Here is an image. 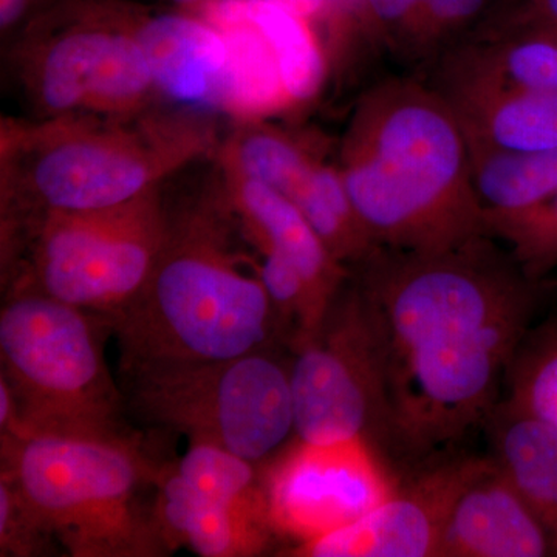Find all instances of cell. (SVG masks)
<instances>
[{"mask_svg":"<svg viewBox=\"0 0 557 557\" xmlns=\"http://www.w3.org/2000/svg\"><path fill=\"white\" fill-rule=\"evenodd\" d=\"M159 171V160L137 139L72 131L40 143L32 161L30 185L44 211H91L149 193Z\"/></svg>","mask_w":557,"mask_h":557,"instance_id":"11","label":"cell"},{"mask_svg":"<svg viewBox=\"0 0 557 557\" xmlns=\"http://www.w3.org/2000/svg\"><path fill=\"white\" fill-rule=\"evenodd\" d=\"M27 7V0H0V24L9 27L14 24Z\"/></svg>","mask_w":557,"mask_h":557,"instance_id":"32","label":"cell"},{"mask_svg":"<svg viewBox=\"0 0 557 557\" xmlns=\"http://www.w3.org/2000/svg\"><path fill=\"white\" fill-rule=\"evenodd\" d=\"M174 2L178 3V5H197V3L203 5L209 0H174ZM263 2L276 3V5L306 16V14L313 13L317 10L319 0H263Z\"/></svg>","mask_w":557,"mask_h":557,"instance_id":"31","label":"cell"},{"mask_svg":"<svg viewBox=\"0 0 557 557\" xmlns=\"http://www.w3.org/2000/svg\"><path fill=\"white\" fill-rule=\"evenodd\" d=\"M161 465L129 435L2 437V478L72 557H157Z\"/></svg>","mask_w":557,"mask_h":557,"instance_id":"3","label":"cell"},{"mask_svg":"<svg viewBox=\"0 0 557 557\" xmlns=\"http://www.w3.org/2000/svg\"><path fill=\"white\" fill-rule=\"evenodd\" d=\"M126 403L150 423L265 463L295 432L289 366L267 350L220 361L121 369Z\"/></svg>","mask_w":557,"mask_h":557,"instance_id":"6","label":"cell"},{"mask_svg":"<svg viewBox=\"0 0 557 557\" xmlns=\"http://www.w3.org/2000/svg\"><path fill=\"white\" fill-rule=\"evenodd\" d=\"M508 401L557 429V317L533 325L507 373Z\"/></svg>","mask_w":557,"mask_h":557,"instance_id":"24","label":"cell"},{"mask_svg":"<svg viewBox=\"0 0 557 557\" xmlns=\"http://www.w3.org/2000/svg\"><path fill=\"white\" fill-rule=\"evenodd\" d=\"M153 83L180 102L222 100L226 42L208 21L161 14L135 33Z\"/></svg>","mask_w":557,"mask_h":557,"instance_id":"16","label":"cell"},{"mask_svg":"<svg viewBox=\"0 0 557 557\" xmlns=\"http://www.w3.org/2000/svg\"><path fill=\"white\" fill-rule=\"evenodd\" d=\"M485 218L490 236L507 245L528 277H549L557 267V190L527 211Z\"/></svg>","mask_w":557,"mask_h":557,"instance_id":"25","label":"cell"},{"mask_svg":"<svg viewBox=\"0 0 557 557\" xmlns=\"http://www.w3.org/2000/svg\"><path fill=\"white\" fill-rule=\"evenodd\" d=\"M231 9L255 22L270 40L293 102L311 100L325 78L324 54L310 21L263 0H226Z\"/></svg>","mask_w":557,"mask_h":557,"instance_id":"22","label":"cell"},{"mask_svg":"<svg viewBox=\"0 0 557 557\" xmlns=\"http://www.w3.org/2000/svg\"><path fill=\"white\" fill-rule=\"evenodd\" d=\"M156 512L171 552L183 545L203 557H252L269 552L276 537L269 520L197 500L164 478L161 468Z\"/></svg>","mask_w":557,"mask_h":557,"instance_id":"18","label":"cell"},{"mask_svg":"<svg viewBox=\"0 0 557 557\" xmlns=\"http://www.w3.org/2000/svg\"><path fill=\"white\" fill-rule=\"evenodd\" d=\"M482 237L443 252L379 248L357 282L386 369L388 448L424 458L485 424L557 281Z\"/></svg>","mask_w":557,"mask_h":557,"instance_id":"1","label":"cell"},{"mask_svg":"<svg viewBox=\"0 0 557 557\" xmlns=\"http://www.w3.org/2000/svg\"><path fill=\"white\" fill-rule=\"evenodd\" d=\"M486 5L487 0H421L417 54L428 53L465 30Z\"/></svg>","mask_w":557,"mask_h":557,"instance_id":"29","label":"cell"},{"mask_svg":"<svg viewBox=\"0 0 557 557\" xmlns=\"http://www.w3.org/2000/svg\"><path fill=\"white\" fill-rule=\"evenodd\" d=\"M260 474L271 530L292 547L362 518L398 490L380 450L364 438L295 437L260 465Z\"/></svg>","mask_w":557,"mask_h":557,"instance_id":"9","label":"cell"},{"mask_svg":"<svg viewBox=\"0 0 557 557\" xmlns=\"http://www.w3.org/2000/svg\"><path fill=\"white\" fill-rule=\"evenodd\" d=\"M236 163L242 177L265 183L292 199L318 161L277 132H255L240 143Z\"/></svg>","mask_w":557,"mask_h":557,"instance_id":"26","label":"cell"},{"mask_svg":"<svg viewBox=\"0 0 557 557\" xmlns=\"http://www.w3.org/2000/svg\"><path fill=\"white\" fill-rule=\"evenodd\" d=\"M358 10L376 38L417 54L421 0H359Z\"/></svg>","mask_w":557,"mask_h":557,"instance_id":"28","label":"cell"},{"mask_svg":"<svg viewBox=\"0 0 557 557\" xmlns=\"http://www.w3.org/2000/svg\"><path fill=\"white\" fill-rule=\"evenodd\" d=\"M205 21L223 35L228 51L220 104L242 116H265L295 104L270 40L226 0L203 3Z\"/></svg>","mask_w":557,"mask_h":557,"instance_id":"19","label":"cell"},{"mask_svg":"<svg viewBox=\"0 0 557 557\" xmlns=\"http://www.w3.org/2000/svg\"><path fill=\"white\" fill-rule=\"evenodd\" d=\"M541 28V30H544L547 33V35L552 36V38H555L557 40V27H536Z\"/></svg>","mask_w":557,"mask_h":557,"instance_id":"34","label":"cell"},{"mask_svg":"<svg viewBox=\"0 0 557 557\" xmlns=\"http://www.w3.org/2000/svg\"><path fill=\"white\" fill-rule=\"evenodd\" d=\"M519 27H557V0H523Z\"/></svg>","mask_w":557,"mask_h":557,"instance_id":"30","label":"cell"},{"mask_svg":"<svg viewBox=\"0 0 557 557\" xmlns=\"http://www.w3.org/2000/svg\"><path fill=\"white\" fill-rule=\"evenodd\" d=\"M330 3H336V5H348V3H355L359 9V0H330Z\"/></svg>","mask_w":557,"mask_h":557,"instance_id":"33","label":"cell"},{"mask_svg":"<svg viewBox=\"0 0 557 557\" xmlns=\"http://www.w3.org/2000/svg\"><path fill=\"white\" fill-rule=\"evenodd\" d=\"M108 319L35 288L10 296L0 313L2 379L14 398L2 437L120 435L126 403L104 358Z\"/></svg>","mask_w":557,"mask_h":557,"instance_id":"5","label":"cell"},{"mask_svg":"<svg viewBox=\"0 0 557 557\" xmlns=\"http://www.w3.org/2000/svg\"><path fill=\"white\" fill-rule=\"evenodd\" d=\"M491 457L547 528L557 552V429L507 398L487 416Z\"/></svg>","mask_w":557,"mask_h":557,"instance_id":"17","label":"cell"},{"mask_svg":"<svg viewBox=\"0 0 557 557\" xmlns=\"http://www.w3.org/2000/svg\"><path fill=\"white\" fill-rule=\"evenodd\" d=\"M339 171L380 248L443 252L491 237L467 137L440 90L392 79L368 91Z\"/></svg>","mask_w":557,"mask_h":557,"instance_id":"2","label":"cell"},{"mask_svg":"<svg viewBox=\"0 0 557 557\" xmlns=\"http://www.w3.org/2000/svg\"><path fill=\"white\" fill-rule=\"evenodd\" d=\"M237 207L262 249H274L298 269L309 285L314 309L325 321L350 274L284 194L258 180L242 177Z\"/></svg>","mask_w":557,"mask_h":557,"instance_id":"15","label":"cell"},{"mask_svg":"<svg viewBox=\"0 0 557 557\" xmlns=\"http://www.w3.org/2000/svg\"><path fill=\"white\" fill-rule=\"evenodd\" d=\"M556 556L547 528L487 456L450 509L438 557Z\"/></svg>","mask_w":557,"mask_h":557,"instance_id":"13","label":"cell"},{"mask_svg":"<svg viewBox=\"0 0 557 557\" xmlns=\"http://www.w3.org/2000/svg\"><path fill=\"white\" fill-rule=\"evenodd\" d=\"M460 121L471 148L531 152L557 148V102L553 94L511 89L460 61L440 89Z\"/></svg>","mask_w":557,"mask_h":557,"instance_id":"14","label":"cell"},{"mask_svg":"<svg viewBox=\"0 0 557 557\" xmlns=\"http://www.w3.org/2000/svg\"><path fill=\"white\" fill-rule=\"evenodd\" d=\"M289 200L344 265L358 267L380 248L359 218L339 170L318 161Z\"/></svg>","mask_w":557,"mask_h":557,"instance_id":"21","label":"cell"},{"mask_svg":"<svg viewBox=\"0 0 557 557\" xmlns=\"http://www.w3.org/2000/svg\"><path fill=\"white\" fill-rule=\"evenodd\" d=\"M486 457H456L424 469L362 518L287 549L295 557H438L458 494Z\"/></svg>","mask_w":557,"mask_h":557,"instance_id":"10","label":"cell"},{"mask_svg":"<svg viewBox=\"0 0 557 557\" xmlns=\"http://www.w3.org/2000/svg\"><path fill=\"white\" fill-rule=\"evenodd\" d=\"M57 541L9 480L0 479V556H50Z\"/></svg>","mask_w":557,"mask_h":557,"instance_id":"27","label":"cell"},{"mask_svg":"<svg viewBox=\"0 0 557 557\" xmlns=\"http://www.w3.org/2000/svg\"><path fill=\"white\" fill-rule=\"evenodd\" d=\"M104 318L119 339L121 369L244 357L281 336L259 276L240 273L200 223L170 231L145 287Z\"/></svg>","mask_w":557,"mask_h":557,"instance_id":"4","label":"cell"},{"mask_svg":"<svg viewBox=\"0 0 557 557\" xmlns=\"http://www.w3.org/2000/svg\"><path fill=\"white\" fill-rule=\"evenodd\" d=\"M289 381L296 437L388 446L383 343L357 281L341 289L317 338L295 351Z\"/></svg>","mask_w":557,"mask_h":557,"instance_id":"8","label":"cell"},{"mask_svg":"<svg viewBox=\"0 0 557 557\" xmlns=\"http://www.w3.org/2000/svg\"><path fill=\"white\" fill-rule=\"evenodd\" d=\"M493 46L465 51L458 61L504 86L531 94H557V40L536 27Z\"/></svg>","mask_w":557,"mask_h":557,"instance_id":"23","label":"cell"},{"mask_svg":"<svg viewBox=\"0 0 557 557\" xmlns=\"http://www.w3.org/2000/svg\"><path fill=\"white\" fill-rule=\"evenodd\" d=\"M168 233L149 193L113 208L49 209L36 237L35 284L28 288L110 317L145 287Z\"/></svg>","mask_w":557,"mask_h":557,"instance_id":"7","label":"cell"},{"mask_svg":"<svg viewBox=\"0 0 557 557\" xmlns=\"http://www.w3.org/2000/svg\"><path fill=\"white\" fill-rule=\"evenodd\" d=\"M469 166L486 214H515L537 207L557 190V148L512 152L471 148Z\"/></svg>","mask_w":557,"mask_h":557,"instance_id":"20","label":"cell"},{"mask_svg":"<svg viewBox=\"0 0 557 557\" xmlns=\"http://www.w3.org/2000/svg\"><path fill=\"white\" fill-rule=\"evenodd\" d=\"M153 84L137 38L102 28H81L54 40L39 75L40 98L54 112H124Z\"/></svg>","mask_w":557,"mask_h":557,"instance_id":"12","label":"cell"}]
</instances>
